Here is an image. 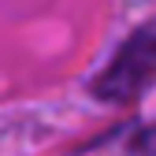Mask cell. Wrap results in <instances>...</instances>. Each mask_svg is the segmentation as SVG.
Wrapping results in <instances>:
<instances>
[{
  "mask_svg": "<svg viewBox=\"0 0 156 156\" xmlns=\"http://www.w3.org/2000/svg\"><path fill=\"white\" fill-rule=\"evenodd\" d=\"M156 71V26L141 30L138 37H130L123 45V52L115 56V63L101 74L97 82V93L112 97V101H126L134 97Z\"/></svg>",
  "mask_w": 156,
  "mask_h": 156,
  "instance_id": "1",
  "label": "cell"
},
{
  "mask_svg": "<svg viewBox=\"0 0 156 156\" xmlns=\"http://www.w3.org/2000/svg\"><path fill=\"white\" fill-rule=\"evenodd\" d=\"M126 156H156V126H152V130H141L138 138L130 141Z\"/></svg>",
  "mask_w": 156,
  "mask_h": 156,
  "instance_id": "2",
  "label": "cell"
}]
</instances>
